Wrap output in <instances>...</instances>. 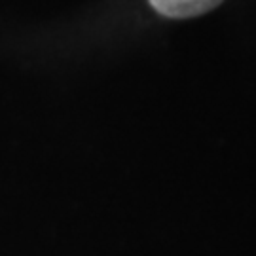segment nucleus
Returning <instances> with one entry per match:
<instances>
[{"mask_svg": "<svg viewBox=\"0 0 256 256\" xmlns=\"http://www.w3.org/2000/svg\"><path fill=\"white\" fill-rule=\"evenodd\" d=\"M222 0H150L152 8L165 18L186 19L207 14L216 8Z\"/></svg>", "mask_w": 256, "mask_h": 256, "instance_id": "nucleus-1", "label": "nucleus"}]
</instances>
